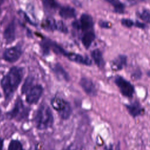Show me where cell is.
<instances>
[{
	"label": "cell",
	"mask_w": 150,
	"mask_h": 150,
	"mask_svg": "<svg viewBox=\"0 0 150 150\" xmlns=\"http://www.w3.org/2000/svg\"><path fill=\"white\" fill-rule=\"evenodd\" d=\"M121 22L123 26L127 28H131L135 25V22L132 20L128 18H123L121 21Z\"/></svg>",
	"instance_id": "cell-24"
},
{
	"label": "cell",
	"mask_w": 150,
	"mask_h": 150,
	"mask_svg": "<svg viewBox=\"0 0 150 150\" xmlns=\"http://www.w3.org/2000/svg\"><path fill=\"white\" fill-rule=\"evenodd\" d=\"M91 57L95 63L100 67H103L104 65V60L101 52L98 49H94L91 53Z\"/></svg>",
	"instance_id": "cell-18"
},
{
	"label": "cell",
	"mask_w": 150,
	"mask_h": 150,
	"mask_svg": "<svg viewBox=\"0 0 150 150\" xmlns=\"http://www.w3.org/2000/svg\"><path fill=\"white\" fill-rule=\"evenodd\" d=\"M138 16L145 22L150 23V11L149 10L142 9L141 12H138Z\"/></svg>",
	"instance_id": "cell-23"
},
{
	"label": "cell",
	"mask_w": 150,
	"mask_h": 150,
	"mask_svg": "<svg viewBox=\"0 0 150 150\" xmlns=\"http://www.w3.org/2000/svg\"><path fill=\"white\" fill-rule=\"evenodd\" d=\"M16 23L14 21H12L8 23L4 32V38L6 43H11L15 39Z\"/></svg>",
	"instance_id": "cell-11"
},
{
	"label": "cell",
	"mask_w": 150,
	"mask_h": 150,
	"mask_svg": "<svg viewBox=\"0 0 150 150\" xmlns=\"http://www.w3.org/2000/svg\"><path fill=\"white\" fill-rule=\"evenodd\" d=\"M141 73L140 70H137L136 71H135L132 74V76L134 79H139L141 77Z\"/></svg>",
	"instance_id": "cell-26"
},
{
	"label": "cell",
	"mask_w": 150,
	"mask_h": 150,
	"mask_svg": "<svg viewBox=\"0 0 150 150\" xmlns=\"http://www.w3.org/2000/svg\"><path fill=\"white\" fill-rule=\"evenodd\" d=\"M107 2H109L112 5L115 12L118 13H121L124 12L125 6L120 1H116V0H110V1H107Z\"/></svg>",
	"instance_id": "cell-20"
},
{
	"label": "cell",
	"mask_w": 150,
	"mask_h": 150,
	"mask_svg": "<svg viewBox=\"0 0 150 150\" xmlns=\"http://www.w3.org/2000/svg\"><path fill=\"white\" fill-rule=\"evenodd\" d=\"M23 73V68L14 66L2 78L0 84L6 100H10L13 97L22 80Z\"/></svg>",
	"instance_id": "cell-1"
},
{
	"label": "cell",
	"mask_w": 150,
	"mask_h": 150,
	"mask_svg": "<svg viewBox=\"0 0 150 150\" xmlns=\"http://www.w3.org/2000/svg\"><path fill=\"white\" fill-rule=\"evenodd\" d=\"M29 110L25 106L22 100L19 97L16 98L13 107L7 112V115L10 119L21 121L26 118L29 115Z\"/></svg>",
	"instance_id": "cell-3"
},
{
	"label": "cell",
	"mask_w": 150,
	"mask_h": 150,
	"mask_svg": "<svg viewBox=\"0 0 150 150\" xmlns=\"http://www.w3.org/2000/svg\"><path fill=\"white\" fill-rule=\"evenodd\" d=\"M93 25V18L88 13H83L79 20H76L72 22V26L74 29L85 32L91 30Z\"/></svg>",
	"instance_id": "cell-5"
},
{
	"label": "cell",
	"mask_w": 150,
	"mask_h": 150,
	"mask_svg": "<svg viewBox=\"0 0 150 150\" xmlns=\"http://www.w3.org/2000/svg\"><path fill=\"white\" fill-rule=\"evenodd\" d=\"M22 50L19 45L6 49L3 53V59L9 63L16 62L22 55Z\"/></svg>",
	"instance_id": "cell-8"
},
{
	"label": "cell",
	"mask_w": 150,
	"mask_h": 150,
	"mask_svg": "<svg viewBox=\"0 0 150 150\" xmlns=\"http://www.w3.org/2000/svg\"><path fill=\"white\" fill-rule=\"evenodd\" d=\"M34 84V78L32 76H28L25 80L21 88V93L25 94L28 89Z\"/></svg>",
	"instance_id": "cell-21"
},
{
	"label": "cell",
	"mask_w": 150,
	"mask_h": 150,
	"mask_svg": "<svg viewBox=\"0 0 150 150\" xmlns=\"http://www.w3.org/2000/svg\"><path fill=\"white\" fill-rule=\"evenodd\" d=\"M53 71L58 79L65 81L69 80V76L68 73L60 64L57 63L54 64L53 68Z\"/></svg>",
	"instance_id": "cell-17"
},
{
	"label": "cell",
	"mask_w": 150,
	"mask_h": 150,
	"mask_svg": "<svg viewBox=\"0 0 150 150\" xmlns=\"http://www.w3.org/2000/svg\"><path fill=\"white\" fill-rule=\"evenodd\" d=\"M8 150H24L22 143L18 139H12L8 147Z\"/></svg>",
	"instance_id": "cell-22"
},
{
	"label": "cell",
	"mask_w": 150,
	"mask_h": 150,
	"mask_svg": "<svg viewBox=\"0 0 150 150\" xmlns=\"http://www.w3.org/2000/svg\"><path fill=\"white\" fill-rule=\"evenodd\" d=\"M50 104L62 119L66 120L69 118L71 113V108L67 101L60 97H55L51 100Z\"/></svg>",
	"instance_id": "cell-4"
},
{
	"label": "cell",
	"mask_w": 150,
	"mask_h": 150,
	"mask_svg": "<svg viewBox=\"0 0 150 150\" xmlns=\"http://www.w3.org/2000/svg\"><path fill=\"white\" fill-rule=\"evenodd\" d=\"M1 93H0V97H1Z\"/></svg>",
	"instance_id": "cell-33"
},
{
	"label": "cell",
	"mask_w": 150,
	"mask_h": 150,
	"mask_svg": "<svg viewBox=\"0 0 150 150\" xmlns=\"http://www.w3.org/2000/svg\"><path fill=\"white\" fill-rule=\"evenodd\" d=\"M35 127L39 130H44L52 127L54 122L51 109L46 104L40 105L33 119Z\"/></svg>",
	"instance_id": "cell-2"
},
{
	"label": "cell",
	"mask_w": 150,
	"mask_h": 150,
	"mask_svg": "<svg viewBox=\"0 0 150 150\" xmlns=\"http://www.w3.org/2000/svg\"><path fill=\"white\" fill-rule=\"evenodd\" d=\"M105 149H106V150H113V149H112V145H110L108 147L106 148Z\"/></svg>",
	"instance_id": "cell-30"
},
{
	"label": "cell",
	"mask_w": 150,
	"mask_h": 150,
	"mask_svg": "<svg viewBox=\"0 0 150 150\" xmlns=\"http://www.w3.org/2000/svg\"><path fill=\"white\" fill-rule=\"evenodd\" d=\"M127 109L128 112L132 115L133 117H136L140 114H142L143 111V108H142L141 105L139 103V102L135 101L129 104L126 105Z\"/></svg>",
	"instance_id": "cell-13"
},
{
	"label": "cell",
	"mask_w": 150,
	"mask_h": 150,
	"mask_svg": "<svg viewBox=\"0 0 150 150\" xmlns=\"http://www.w3.org/2000/svg\"><path fill=\"white\" fill-rule=\"evenodd\" d=\"M114 81L123 96L127 97H132L134 93V87L129 81L120 76L115 77Z\"/></svg>",
	"instance_id": "cell-6"
},
{
	"label": "cell",
	"mask_w": 150,
	"mask_h": 150,
	"mask_svg": "<svg viewBox=\"0 0 150 150\" xmlns=\"http://www.w3.org/2000/svg\"><path fill=\"white\" fill-rule=\"evenodd\" d=\"M59 22V21H56L53 18H48L45 19L42 22V27L47 30L58 31Z\"/></svg>",
	"instance_id": "cell-14"
},
{
	"label": "cell",
	"mask_w": 150,
	"mask_h": 150,
	"mask_svg": "<svg viewBox=\"0 0 150 150\" xmlns=\"http://www.w3.org/2000/svg\"><path fill=\"white\" fill-rule=\"evenodd\" d=\"M96 38V35L92 30L86 32L82 36L81 42L83 46L88 49Z\"/></svg>",
	"instance_id": "cell-16"
},
{
	"label": "cell",
	"mask_w": 150,
	"mask_h": 150,
	"mask_svg": "<svg viewBox=\"0 0 150 150\" xmlns=\"http://www.w3.org/2000/svg\"><path fill=\"white\" fill-rule=\"evenodd\" d=\"M111 23L105 21H100L98 22V25L100 27L104 28H109L111 26Z\"/></svg>",
	"instance_id": "cell-25"
},
{
	"label": "cell",
	"mask_w": 150,
	"mask_h": 150,
	"mask_svg": "<svg viewBox=\"0 0 150 150\" xmlns=\"http://www.w3.org/2000/svg\"><path fill=\"white\" fill-rule=\"evenodd\" d=\"M1 108H0V115H1Z\"/></svg>",
	"instance_id": "cell-32"
},
{
	"label": "cell",
	"mask_w": 150,
	"mask_h": 150,
	"mask_svg": "<svg viewBox=\"0 0 150 150\" xmlns=\"http://www.w3.org/2000/svg\"><path fill=\"white\" fill-rule=\"evenodd\" d=\"M24 150H25V149H24Z\"/></svg>",
	"instance_id": "cell-34"
},
{
	"label": "cell",
	"mask_w": 150,
	"mask_h": 150,
	"mask_svg": "<svg viewBox=\"0 0 150 150\" xmlns=\"http://www.w3.org/2000/svg\"><path fill=\"white\" fill-rule=\"evenodd\" d=\"M147 74L148 76H149L150 77V70H149L148 72H147Z\"/></svg>",
	"instance_id": "cell-31"
},
{
	"label": "cell",
	"mask_w": 150,
	"mask_h": 150,
	"mask_svg": "<svg viewBox=\"0 0 150 150\" xmlns=\"http://www.w3.org/2000/svg\"><path fill=\"white\" fill-rule=\"evenodd\" d=\"M79 84L83 90L88 95L93 96L96 94V87L91 79L87 77H82L80 80Z\"/></svg>",
	"instance_id": "cell-9"
},
{
	"label": "cell",
	"mask_w": 150,
	"mask_h": 150,
	"mask_svg": "<svg viewBox=\"0 0 150 150\" xmlns=\"http://www.w3.org/2000/svg\"><path fill=\"white\" fill-rule=\"evenodd\" d=\"M43 87L40 84H33L25 93L26 101L29 104H36L42 96Z\"/></svg>",
	"instance_id": "cell-7"
},
{
	"label": "cell",
	"mask_w": 150,
	"mask_h": 150,
	"mask_svg": "<svg viewBox=\"0 0 150 150\" xmlns=\"http://www.w3.org/2000/svg\"><path fill=\"white\" fill-rule=\"evenodd\" d=\"M135 25L138 28H145L146 25L143 23H141L139 22H135Z\"/></svg>",
	"instance_id": "cell-27"
},
{
	"label": "cell",
	"mask_w": 150,
	"mask_h": 150,
	"mask_svg": "<svg viewBox=\"0 0 150 150\" xmlns=\"http://www.w3.org/2000/svg\"><path fill=\"white\" fill-rule=\"evenodd\" d=\"M127 64V57L125 55H119L111 63V69L114 71L121 70Z\"/></svg>",
	"instance_id": "cell-12"
},
{
	"label": "cell",
	"mask_w": 150,
	"mask_h": 150,
	"mask_svg": "<svg viewBox=\"0 0 150 150\" xmlns=\"http://www.w3.org/2000/svg\"><path fill=\"white\" fill-rule=\"evenodd\" d=\"M43 6L45 10L49 13L54 12L59 7L57 2L52 0H45L42 1Z\"/></svg>",
	"instance_id": "cell-19"
},
{
	"label": "cell",
	"mask_w": 150,
	"mask_h": 150,
	"mask_svg": "<svg viewBox=\"0 0 150 150\" xmlns=\"http://www.w3.org/2000/svg\"><path fill=\"white\" fill-rule=\"evenodd\" d=\"M62 150H76V148L73 144H71L69 145L67 147H66V148L63 149Z\"/></svg>",
	"instance_id": "cell-28"
},
{
	"label": "cell",
	"mask_w": 150,
	"mask_h": 150,
	"mask_svg": "<svg viewBox=\"0 0 150 150\" xmlns=\"http://www.w3.org/2000/svg\"><path fill=\"white\" fill-rule=\"evenodd\" d=\"M59 15L64 19H69L74 18L76 15V11L74 8L70 6H64L60 8Z\"/></svg>",
	"instance_id": "cell-15"
},
{
	"label": "cell",
	"mask_w": 150,
	"mask_h": 150,
	"mask_svg": "<svg viewBox=\"0 0 150 150\" xmlns=\"http://www.w3.org/2000/svg\"><path fill=\"white\" fill-rule=\"evenodd\" d=\"M69 60L76 62L77 63L86 65V66H90L92 63L91 59L87 56H84L81 54L79 53H76L73 52H66L64 55Z\"/></svg>",
	"instance_id": "cell-10"
},
{
	"label": "cell",
	"mask_w": 150,
	"mask_h": 150,
	"mask_svg": "<svg viewBox=\"0 0 150 150\" xmlns=\"http://www.w3.org/2000/svg\"><path fill=\"white\" fill-rule=\"evenodd\" d=\"M4 145V139L0 138V150H2Z\"/></svg>",
	"instance_id": "cell-29"
}]
</instances>
